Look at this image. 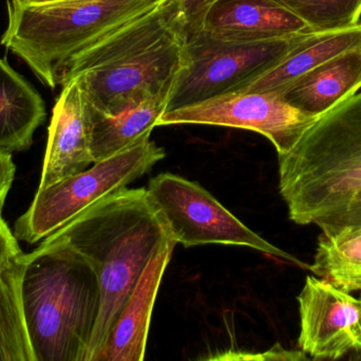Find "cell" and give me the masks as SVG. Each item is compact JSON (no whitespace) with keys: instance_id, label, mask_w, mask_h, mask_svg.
Wrapping results in <instances>:
<instances>
[{"instance_id":"cell-7","label":"cell","mask_w":361,"mask_h":361,"mask_svg":"<svg viewBox=\"0 0 361 361\" xmlns=\"http://www.w3.org/2000/svg\"><path fill=\"white\" fill-rule=\"evenodd\" d=\"M312 33L262 42L222 40L203 30L192 34L166 112L241 90Z\"/></svg>"},{"instance_id":"cell-3","label":"cell","mask_w":361,"mask_h":361,"mask_svg":"<svg viewBox=\"0 0 361 361\" xmlns=\"http://www.w3.org/2000/svg\"><path fill=\"white\" fill-rule=\"evenodd\" d=\"M279 161L288 216L328 237L361 228V93L320 114Z\"/></svg>"},{"instance_id":"cell-4","label":"cell","mask_w":361,"mask_h":361,"mask_svg":"<svg viewBox=\"0 0 361 361\" xmlns=\"http://www.w3.org/2000/svg\"><path fill=\"white\" fill-rule=\"evenodd\" d=\"M20 300L35 361H85L99 315V285L76 252L42 241L23 254Z\"/></svg>"},{"instance_id":"cell-14","label":"cell","mask_w":361,"mask_h":361,"mask_svg":"<svg viewBox=\"0 0 361 361\" xmlns=\"http://www.w3.org/2000/svg\"><path fill=\"white\" fill-rule=\"evenodd\" d=\"M357 48H361V21L343 29L313 32L273 67L239 91L280 95L293 82L320 64Z\"/></svg>"},{"instance_id":"cell-25","label":"cell","mask_w":361,"mask_h":361,"mask_svg":"<svg viewBox=\"0 0 361 361\" xmlns=\"http://www.w3.org/2000/svg\"><path fill=\"white\" fill-rule=\"evenodd\" d=\"M31 4H46V2L59 1V0H27Z\"/></svg>"},{"instance_id":"cell-11","label":"cell","mask_w":361,"mask_h":361,"mask_svg":"<svg viewBox=\"0 0 361 361\" xmlns=\"http://www.w3.org/2000/svg\"><path fill=\"white\" fill-rule=\"evenodd\" d=\"M38 190L93 165L90 106L78 80L63 85L53 108Z\"/></svg>"},{"instance_id":"cell-21","label":"cell","mask_w":361,"mask_h":361,"mask_svg":"<svg viewBox=\"0 0 361 361\" xmlns=\"http://www.w3.org/2000/svg\"><path fill=\"white\" fill-rule=\"evenodd\" d=\"M182 8L188 37L201 31L204 19L216 0H177Z\"/></svg>"},{"instance_id":"cell-22","label":"cell","mask_w":361,"mask_h":361,"mask_svg":"<svg viewBox=\"0 0 361 361\" xmlns=\"http://www.w3.org/2000/svg\"><path fill=\"white\" fill-rule=\"evenodd\" d=\"M17 241L18 239L4 222L2 212H0V268L23 254Z\"/></svg>"},{"instance_id":"cell-23","label":"cell","mask_w":361,"mask_h":361,"mask_svg":"<svg viewBox=\"0 0 361 361\" xmlns=\"http://www.w3.org/2000/svg\"><path fill=\"white\" fill-rule=\"evenodd\" d=\"M16 167L12 160V154L0 153V212L14 180Z\"/></svg>"},{"instance_id":"cell-8","label":"cell","mask_w":361,"mask_h":361,"mask_svg":"<svg viewBox=\"0 0 361 361\" xmlns=\"http://www.w3.org/2000/svg\"><path fill=\"white\" fill-rule=\"evenodd\" d=\"M147 191L162 214L173 241L184 247L244 246L302 268H310L292 254L250 230L197 182L176 174L163 173L150 180Z\"/></svg>"},{"instance_id":"cell-15","label":"cell","mask_w":361,"mask_h":361,"mask_svg":"<svg viewBox=\"0 0 361 361\" xmlns=\"http://www.w3.org/2000/svg\"><path fill=\"white\" fill-rule=\"evenodd\" d=\"M361 88V48L320 64L280 95L295 107L319 117Z\"/></svg>"},{"instance_id":"cell-9","label":"cell","mask_w":361,"mask_h":361,"mask_svg":"<svg viewBox=\"0 0 361 361\" xmlns=\"http://www.w3.org/2000/svg\"><path fill=\"white\" fill-rule=\"evenodd\" d=\"M317 118L276 93L235 91L165 112L157 126L201 124L248 129L267 137L281 155Z\"/></svg>"},{"instance_id":"cell-5","label":"cell","mask_w":361,"mask_h":361,"mask_svg":"<svg viewBox=\"0 0 361 361\" xmlns=\"http://www.w3.org/2000/svg\"><path fill=\"white\" fill-rule=\"evenodd\" d=\"M165 0H8L2 46L20 57L38 80L57 86L61 66L80 51L163 4Z\"/></svg>"},{"instance_id":"cell-1","label":"cell","mask_w":361,"mask_h":361,"mask_svg":"<svg viewBox=\"0 0 361 361\" xmlns=\"http://www.w3.org/2000/svg\"><path fill=\"white\" fill-rule=\"evenodd\" d=\"M44 241L73 250L99 281V315L85 361L97 360L152 256L177 244L147 188L128 187L95 201Z\"/></svg>"},{"instance_id":"cell-12","label":"cell","mask_w":361,"mask_h":361,"mask_svg":"<svg viewBox=\"0 0 361 361\" xmlns=\"http://www.w3.org/2000/svg\"><path fill=\"white\" fill-rule=\"evenodd\" d=\"M176 245L165 246L148 262L95 361L145 360L152 311Z\"/></svg>"},{"instance_id":"cell-19","label":"cell","mask_w":361,"mask_h":361,"mask_svg":"<svg viewBox=\"0 0 361 361\" xmlns=\"http://www.w3.org/2000/svg\"><path fill=\"white\" fill-rule=\"evenodd\" d=\"M309 269L345 292L361 290V228L335 237L320 235Z\"/></svg>"},{"instance_id":"cell-18","label":"cell","mask_w":361,"mask_h":361,"mask_svg":"<svg viewBox=\"0 0 361 361\" xmlns=\"http://www.w3.org/2000/svg\"><path fill=\"white\" fill-rule=\"evenodd\" d=\"M21 256L0 268V361H35L21 307Z\"/></svg>"},{"instance_id":"cell-2","label":"cell","mask_w":361,"mask_h":361,"mask_svg":"<svg viewBox=\"0 0 361 361\" xmlns=\"http://www.w3.org/2000/svg\"><path fill=\"white\" fill-rule=\"evenodd\" d=\"M186 23L177 0L147 14L68 59L57 84L78 81L91 107L116 114L149 97L171 99L187 63Z\"/></svg>"},{"instance_id":"cell-13","label":"cell","mask_w":361,"mask_h":361,"mask_svg":"<svg viewBox=\"0 0 361 361\" xmlns=\"http://www.w3.org/2000/svg\"><path fill=\"white\" fill-rule=\"evenodd\" d=\"M202 30L237 42H262L315 32L274 0H216L206 14Z\"/></svg>"},{"instance_id":"cell-16","label":"cell","mask_w":361,"mask_h":361,"mask_svg":"<svg viewBox=\"0 0 361 361\" xmlns=\"http://www.w3.org/2000/svg\"><path fill=\"white\" fill-rule=\"evenodd\" d=\"M46 116L39 93L0 57V153L27 150Z\"/></svg>"},{"instance_id":"cell-10","label":"cell","mask_w":361,"mask_h":361,"mask_svg":"<svg viewBox=\"0 0 361 361\" xmlns=\"http://www.w3.org/2000/svg\"><path fill=\"white\" fill-rule=\"evenodd\" d=\"M298 345L315 360H339L356 347L360 301L324 279L309 276L297 297Z\"/></svg>"},{"instance_id":"cell-20","label":"cell","mask_w":361,"mask_h":361,"mask_svg":"<svg viewBox=\"0 0 361 361\" xmlns=\"http://www.w3.org/2000/svg\"><path fill=\"white\" fill-rule=\"evenodd\" d=\"M302 19L313 31L326 32L360 23L361 0H274Z\"/></svg>"},{"instance_id":"cell-17","label":"cell","mask_w":361,"mask_h":361,"mask_svg":"<svg viewBox=\"0 0 361 361\" xmlns=\"http://www.w3.org/2000/svg\"><path fill=\"white\" fill-rule=\"evenodd\" d=\"M169 99L149 97L116 114H104L91 107V155L93 162L104 160L137 142L149 139Z\"/></svg>"},{"instance_id":"cell-24","label":"cell","mask_w":361,"mask_h":361,"mask_svg":"<svg viewBox=\"0 0 361 361\" xmlns=\"http://www.w3.org/2000/svg\"><path fill=\"white\" fill-rule=\"evenodd\" d=\"M360 320H358L357 329H356V347L357 350L361 351V296L360 298Z\"/></svg>"},{"instance_id":"cell-6","label":"cell","mask_w":361,"mask_h":361,"mask_svg":"<svg viewBox=\"0 0 361 361\" xmlns=\"http://www.w3.org/2000/svg\"><path fill=\"white\" fill-rule=\"evenodd\" d=\"M164 157V148L149 138L37 190L29 209L15 223V237L27 244L44 241L95 201L145 175Z\"/></svg>"}]
</instances>
